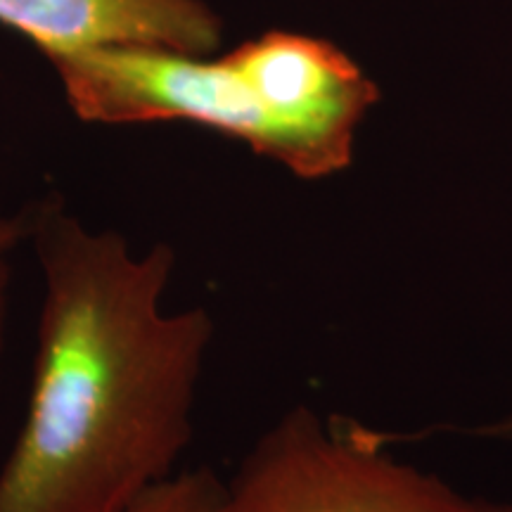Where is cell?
I'll use <instances>...</instances> for the list:
<instances>
[{
    "mask_svg": "<svg viewBox=\"0 0 512 512\" xmlns=\"http://www.w3.org/2000/svg\"><path fill=\"white\" fill-rule=\"evenodd\" d=\"M29 245L43 299L0 512H119L178 472L214 320L166 306L176 252L164 242L138 249L43 202Z\"/></svg>",
    "mask_w": 512,
    "mask_h": 512,
    "instance_id": "obj_1",
    "label": "cell"
},
{
    "mask_svg": "<svg viewBox=\"0 0 512 512\" xmlns=\"http://www.w3.org/2000/svg\"><path fill=\"white\" fill-rule=\"evenodd\" d=\"M50 64L83 121H190L306 181L347 169L358 126L380 98L349 55L290 31H271L216 60L105 46L50 57Z\"/></svg>",
    "mask_w": 512,
    "mask_h": 512,
    "instance_id": "obj_2",
    "label": "cell"
},
{
    "mask_svg": "<svg viewBox=\"0 0 512 512\" xmlns=\"http://www.w3.org/2000/svg\"><path fill=\"white\" fill-rule=\"evenodd\" d=\"M219 512H512L396 460L356 422L297 406L249 448L223 482Z\"/></svg>",
    "mask_w": 512,
    "mask_h": 512,
    "instance_id": "obj_3",
    "label": "cell"
},
{
    "mask_svg": "<svg viewBox=\"0 0 512 512\" xmlns=\"http://www.w3.org/2000/svg\"><path fill=\"white\" fill-rule=\"evenodd\" d=\"M0 24L48 60L105 46L209 55L221 41V19L202 0H0Z\"/></svg>",
    "mask_w": 512,
    "mask_h": 512,
    "instance_id": "obj_4",
    "label": "cell"
},
{
    "mask_svg": "<svg viewBox=\"0 0 512 512\" xmlns=\"http://www.w3.org/2000/svg\"><path fill=\"white\" fill-rule=\"evenodd\" d=\"M223 482L207 467L178 470L119 512H219Z\"/></svg>",
    "mask_w": 512,
    "mask_h": 512,
    "instance_id": "obj_5",
    "label": "cell"
},
{
    "mask_svg": "<svg viewBox=\"0 0 512 512\" xmlns=\"http://www.w3.org/2000/svg\"><path fill=\"white\" fill-rule=\"evenodd\" d=\"M29 245V214H0V366L8 337L10 294L15 278V259Z\"/></svg>",
    "mask_w": 512,
    "mask_h": 512,
    "instance_id": "obj_6",
    "label": "cell"
},
{
    "mask_svg": "<svg viewBox=\"0 0 512 512\" xmlns=\"http://www.w3.org/2000/svg\"><path fill=\"white\" fill-rule=\"evenodd\" d=\"M484 434H491V437H503V439H512V418L498 420L494 425H486Z\"/></svg>",
    "mask_w": 512,
    "mask_h": 512,
    "instance_id": "obj_7",
    "label": "cell"
}]
</instances>
